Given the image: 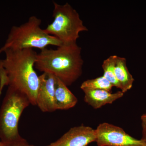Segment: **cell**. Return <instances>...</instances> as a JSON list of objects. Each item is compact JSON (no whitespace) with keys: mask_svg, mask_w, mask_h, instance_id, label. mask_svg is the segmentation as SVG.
<instances>
[{"mask_svg":"<svg viewBox=\"0 0 146 146\" xmlns=\"http://www.w3.org/2000/svg\"><path fill=\"white\" fill-rule=\"evenodd\" d=\"M3 50L2 48H0V54H1V53L3 52Z\"/></svg>","mask_w":146,"mask_h":146,"instance_id":"cell-18","label":"cell"},{"mask_svg":"<svg viewBox=\"0 0 146 146\" xmlns=\"http://www.w3.org/2000/svg\"><path fill=\"white\" fill-rule=\"evenodd\" d=\"M42 21L36 16H31L27 22L19 26L11 27L3 51L7 48L21 50L25 49L46 48L49 46L57 47L63 44L54 36L47 34L41 28Z\"/></svg>","mask_w":146,"mask_h":146,"instance_id":"cell-3","label":"cell"},{"mask_svg":"<svg viewBox=\"0 0 146 146\" xmlns=\"http://www.w3.org/2000/svg\"><path fill=\"white\" fill-rule=\"evenodd\" d=\"M82 48L76 42L63 44L56 49L41 50L36 56L35 68L51 74L67 86L75 82L82 73Z\"/></svg>","mask_w":146,"mask_h":146,"instance_id":"cell-2","label":"cell"},{"mask_svg":"<svg viewBox=\"0 0 146 146\" xmlns=\"http://www.w3.org/2000/svg\"><path fill=\"white\" fill-rule=\"evenodd\" d=\"M96 140V129L82 125L72 128L57 141L47 146H87Z\"/></svg>","mask_w":146,"mask_h":146,"instance_id":"cell-8","label":"cell"},{"mask_svg":"<svg viewBox=\"0 0 146 146\" xmlns=\"http://www.w3.org/2000/svg\"><path fill=\"white\" fill-rule=\"evenodd\" d=\"M117 55L110 56L104 60L102 67L103 70V76L113 86L120 89L119 84L115 75V66Z\"/></svg>","mask_w":146,"mask_h":146,"instance_id":"cell-13","label":"cell"},{"mask_svg":"<svg viewBox=\"0 0 146 146\" xmlns=\"http://www.w3.org/2000/svg\"><path fill=\"white\" fill-rule=\"evenodd\" d=\"M141 119L142 121V126L146 127V114L142 115Z\"/></svg>","mask_w":146,"mask_h":146,"instance_id":"cell-16","label":"cell"},{"mask_svg":"<svg viewBox=\"0 0 146 146\" xmlns=\"http://www.w3.org/2000/svg\"><path fill=\"white\" fill-rule=\"evenodd\" d=\"M83 91L84 102L95 109L100 108L106 104H111L124 95V93L121 91L115 93L103 90H86Z\"/></svg>","mask_w":146,"mask_h":146,"instance_id":"cell-9","label":"cell"},{"mask_svg":"<svg viewBox=\"0 0 146 146\" xmlns=\"http://www.w3.org/2000/svg\"><path fill=\"white\" fill-rule=\"evenodd\" d=\"M5 58L0 60V83L20 91L36 105L39 76L35 70L37 53L33 49L7 48Z\"/></svg>","mask_w":146,"mask_h":146,"instance_id":"cell-1","label":"cell"},{"mask_svg":"<svg viewBox=\"0 0 146 146\" xmlns=\"http://www.w3.org/2000/svg\"><path fill=\"white\" fill-rule=\"evenodd\" d=\"M96 131L98 146H146L142 139L133 138L121 128L109 123L100 124Z\"/></svg>","mask_w":146,"mask_h":146,"instance_id":"cell-6","label":"cell"},{"mask_svg":"<svg viewBox=\"0 0 146 146\" xmlns=\"http://www.w3.org/2000/svg\"><path fill=\"white\" fill-rule=\"evenodd\" d=\"M27 146H33V145H28Z\"/></svg>","mask_w":146,"mask_h":146,"instance_id":"cell-19","label":"cell"},{"mask_svg":"<svg viewBox=\"0 0 146 146\" xmlns=\"http://www.w3.org/2000/svg\"><path fill=\"white\" fill-rule=\"evenodd\" d=\"M25 95L8 87L0 108V139L6 144L21 138L18 123L21 115L29 104Z\"/></svg>","mask_w":146,"mask_h":146,"instance_id":"cell-5","label":"cell"},{"mask_svg":"<svg viewBox=\"0 0 146 146\" xmlns=\"http://www.w3.org/2000/svg\"><path fill=\"white\" fill-rule=\"evenodd\" d=\"M53 21L44 29L47 34L54 36L63 44L76 42L80 33L88 31L79 14L69 3L60 5L53 2Z\"/></svg>","mask_w":146,"mask_h":146,"instance_id":"cell-4","label":"cell"},{"mask_svg":"<svg viewBox=\"0 0 146 146\" xmlns=\"http://www.w3.org/2000/svg\"><path fill=\"white\" fill-rule=\"evenodd\" d=\"M113 85L103 76L84 81L80 89L82 90H103L111 92Z\"/></svg>","mask_w":146,"mask_h":146,"instance_id":"cell-12","label":"cell"},{"mask_svg":"<svg viewBox=\"0 0 146 146\" xmlns=\"http://www.w3.org/2000/svg\"><path fill=\"white\" fill-rule=\"evenodd\" d=\"M78 99L68 86L56 78L54 102L56 110H65L74 107Z\"/></svg>","mask_w":146,"mask_h":146,"instance_id":"cell-10","label":"cell"},{"mask_svg":"<svg viewBox=\"0 0 146 146\" xmlns=\"http://www.w3.org/2000/svg\"><path fill=\"white\" fill-rule=\"evenodd\" d=\"M1 94L0 93V96H1ZM6 146V144L4 143L1 141H0V146Z\"/></svg>","mask_w":146,"mask_h":146,"instance_id":"cell-17","label":"cell"},{"mask_svg":"<svg viewBox=\"0 0 146 146\" xmlns=\"http://www.w3.org/2000/svg\"><path fill=\"white\" fill-rule=\"evenodd\" d=\"M115 72L121 91L124 94L130 90L133 86L134 79L128 69L125 58L117 56L115 60Z\"/></svg>","mask_w":146,"mask_h":146,"instance_id":"cell-11","label":"cell"},{"mask_svg":"<svg viewBox=\"0 0 146 146\" xmlns=\"http://www.w3.org/2000/svg\"><path fill=\"white\" fill-rule=\"evenodd\" d=\"M28 145L27 141L21 137L16 141L6 144V146H27Z\"/></svg>","mask_w":146,"mask_h":146,"instance_id":"cell-14","label":"cell"},{"mask_svg":"<svg viewBox=\"0 0 146 146\" xmlns=\"http://www.w3.org/2000/svg\"><path fill=\"white\" fill-rule=\"evenodd\" d=\"M143 131H142V140L145 142L146 144V127L142 126Z\"/></svg>","mask_w":146,"mask_h":146,"instance_id":"cell-15","label":"cell"},{"mask_svg":"<svg viewBox=\"0 0 146 146\" xmlns=\"http://www.w3.org/2000/svg\"><path fill=\"white\" fill-rule=\"evenodd\" d=\"M56 78L46 73L39 76V89L36 96V105L42 112L56 111L54 97Z\"/></svg>","mask_w":146,"mask_h":146,"instance_id":"cell-7","label":"cell"}]
</instances>
